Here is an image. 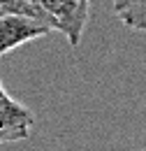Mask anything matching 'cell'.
<instances>
[{
	"label": "cell",
	"instance_id": "1",
	"mask_svg": "<svg viewBox=\"0 0 146 151\" xmlns=\"http://www.w3.org/2000/svg\"><path fill=\"white\" fill-rule=\"evenodd\" d=\"M42 5L54 21V30L63 33L67 42L77 47L91 19V2L88 0H42Z\"/></svg>",
	"mask_w": 146,
	"mask_h": 151
},
{
	"label": "cell",
	"instance_id": "2",
	"mask_svg": "<svg viewBox=\"0 0 146 151\" xmlns=\"http://www.w3.org/2000/svg\"><path fill=\"white\" fill-rule=\"evenodd\" d=\"M51 28L19 14H0V58L37 37L49 35Z\"/></svg>",
	"mask_w": 146,
	"mask_h": 151
},
{
	"label": "cell",
	"instance_id": "3",
	"mask_svg": "<svg viewBox=\"0 0 146 151\" xmlns=\"http://www.w3.org/2000/svg\"><path fill=\"white\" fill-rule=\"evenodd\" d=\"M0 14L28 17V19L39 21V23H44L47 28L54 30V21L49 17V12L44 9L42 0H0Z\"/></svg>",
	"mask_w": 146,
	"mask_h": 151
},
{
	"label": "cell",
	"instance_id": "4",
	"mask_svg": "<svg viewBox=\"0 0 146 151\" xmlns=\"http://www.w3.org/2000/svg\"><path fill=\"white\" fill-rule=\"evenodd\" d=\"M114 14L128 28L146 33V0H114Z\"/></svg>",
	"mask_w": 146,
	"mask_h": 151
},
{
	"label": "cell",
	"instance_id": "5",
	"mask_svg": "<svg viewBox=\"0 0 146 151\" xmlns=\"http://www.w3.org/2000/svg\"><path fill=\"white\" fill-rule=\"evenodd\" d=\"M7 91H5V86H2V79H0V95H5Z\"/></svg>",
	"mask_w": 146,
	"mask_h": 151
},
{
	"label": "cell",
	"instance_id": "6",
	"mask_svg": "<svg viewBox=\"0 0 146 151\" xmlns=\"http://www.w3.org/2000/svg\"><path fill=\"white\" fill-rule=\"evenodd\" d=\"M0 144H7V142H5V137H2V135H0Z\"/></svg>",
	"mask_w": 146,
	"mask_h": 151
}]
</instances>
